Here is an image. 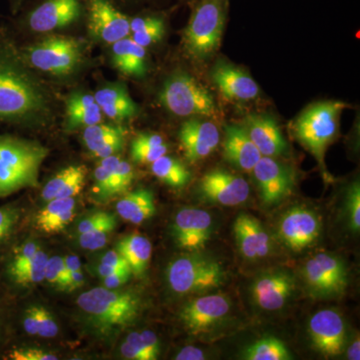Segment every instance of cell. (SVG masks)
<instances>
[{
    "instance_id": "cell-1",
    "label": "cell",
    "mask_w": 360,
    "mask_h": 360,
    "mask_svg": "<svg viewBox=\"0 0 360 360\" xmlns=\"http://www.w3.org/2000/svg\"><path fill=\"white\" fill-rule=\"evenodd\" d=\"M49 96L20 58L0 49V120H35L49 112Z\"/></svg>"
},
{
    "instance_id": "cell-2",
    "label": "cell",
    "mask_w": 360,
    "mask_h": 360,
    "mask_svg": "<svg viewBox=\"0 0 360 360\" xmlns=\"http://www.w3.org/2000/svg\"><path fill=\"white\" fill-rule=\"evenodd\" d=\"M49 153L39 142L0 135V198L39 186L40 167Z\"/></svg>"
},
{
    "instance_id": "cell-3",
    "label": "cell",
    "mask_w": 360,
    "mask_h": 360,
    "mask_svg": "<svg viewBox=\"0 0 360 360\" xmlns=\"http://www.w3.org/2000/svg\"><path fill=\"white\" fill-rule=\"evenodd\" d=\"M79 309L97 328L115 330L129 326L139 315V300L129 291L92 288L78 296Z\"/></svg>"
},
{
    "instance_id": "cell-4",
    "label": "cell",
    "mask_w": 360,
    "mask_h": 360,
    "mask_svg": "<svg viewBox=\"0 0 360 360\" xmlns=\"http://www.w3.org/2000/svg\"><path fill=\"white\" fill-rule=\"evenodd\" d=\"M347 106L340 101L316 103L296 120L295 130L298 141L323 168L326 149L338 134L341 112Z\"/></svg>"
},
{
    "instance_id": "cell-5",
    "label": "cell",
    "mask_w": 360,
    "mask_h": 360,
    "mask_svg": "<svg viewBox=\"0 0 360 360\" xmlns=\"http://www.w3.org/2000/svg\"><path fill=\"white\" fill-rule=\"evenodd\" d=\"M169 288L177 295H186L214 290L224 283L221 265L198 252L177 257L167 270Z\"/></svg>"
},
{
    "instance_id": "cell-6",
    "label": "cell",
    "mask_w": 360,
    "mask_h": 360,
    "mask_svg": "<svg viewBox=\"0 0 360 360\" xmlns=\"http://www.w3.org/2000/svg\"><path fill=\"white\" fill-rule=\"evenodd\" d=\"M225 11L222 0H203L194 9L184 32L187 51L205 60L219 49L224 32Z\"/></svg>"
},
{
    "instance_id": "cell-7",
    "label": "cell",
    "mask_w": 360,
    "mask_h": 360,
    "mask_svg": "<svg viewBox=\"0 0 360 360\" xmlns=\"http://www.w3.org/2000/svg\"><path fill=\"white\" fill-rule=\"evenodd\" d=\"M161 103L177 116H214L217 104L210 90L186 72L165 80L160 94Z\"/></svg>"
},
{
    "instance_id": "cell-8",
    "label": "cell",
    "mask_w": 360,
    "mask_h": 360,
    "mask_svg": "<svg viewBox=\"0 0 360 360\" xmlns=\"http://www.w3.org/2000/svg\"><path fill=\"white\" fill-rule=\"evenodd\" d=\"M302 279L310 295L316 298L338 297L348 285L347 269L341 258L317 253L302 267Z\"/></svg>"
},
{
    "instance_id": "cell-9",
    "label": "cell",
    "mask_w": 360,
    "mask_h": 360,
    "mask_svg": "<svg viewBox=\"0 0 360 360\" xmlns=\"http://www.w3.org/2000/svg\"><path fill=\"white\" fill-rule=\"evenodd\" d=\"M27 59L33 68L56 75H65L77 68L82 49L70 37H47L28 49Z\"/></svg>"
},
{
    "instance_id": "cell-10",
    "label": "cell",
    "mask_w": 360,
    "mask_h": 360,
    "mask_svg": "<svg viewBox=\"0 0 360 360\" xmlns=\"http://www.w3.org/2000/svg\"><path fill=\"white\" fill-rule=\"evenodd\" d=\"M277 233L286 248L300 252L319 240L321 233V217L310 208L296 206L281 217Z\"/></svg>"
},
{
    "instance_id": "cell-11",
    "label": "cell",
    "mask_w": 360,
    "mask_h": 360,
    "mask_svg": "<svg viewBox=\"0 0 360 360\" xmlns=\"http://www.w3.org/2000/svg\"><path fill=\"white\" fill-rule=\"evenodd\" d=\"M252 172L264 205H278L292 194L295 187V174L288 165L274 158L262 156Z\"/></svg>"
},
{
    "instance_id": "cell-12",
    "label": "cell",
    "mask_w": 360,
    "mask_h": 360,
    "mask_svg": "<svg viewBox=\"0 0 360 360\" xmlns=\"http://www.w3.org/2000/svg\"><path fill=\"white\" fill-rule=\"evenodd\" d=\"M231 309V300L226 296L210 295L187 303L179 316L189 333L202 335L219 326Z\"/></svg>"
},
{
    "instance_id": "cell-13",
    "label": "cell",
    "mask_w": 360,
    "mask_h": 360,
    "mask_svg": "<svg viewBox=\"0 0 360 360\" xmlns=\"http://www.w3.org/2000/svg\"><path fill=\"white\" fill-rule=\"evenodd\" d=\"M309 331L314 347L324 356H336L345 350L347 326L336 310L323 309L312 315Z\"/></svg>"
},
{
    "instance_id": "cell-14",
    "label": "cell",
    "mask_w": 360,
    "mask_h": 360,
    "mask_svg": "<svg viewBox=\"0 0 360 360\" xmlns=\"http://www.w3.org/2000/svg\"><path fill=\"white\" fill-rule=\"evenodd\" d=\"M198 191L205 201L222 206L239 205L250 198V186L245 179L220 169L203 175Z\"/></svg>"
},
{
    "instance_id": "cell-15",
    "label": "cell",
    "mask_w": 360,
    "mask_h": 360,
    "mask_svg": "<svg viewBox=\"0 0 360 360\" xmlns=\"http://www.w3.org/2000/svg\"><path fill=\"white\" fill-rule=\"evenodd\" d=\"M212 232V217L198 208H184L175 215L172 233L182 250L198 252L205 248Z\"/></svg>"
},
{
    "instance_id": "cell-16",
    "label": "cell",
    "mask_w": 360,
    "mask_h": 360,
    "mask_svg": "<svg viewBox=\"0 0 360 360\" xmlns=\"http://www.w3.org/2000/svg\"><path fill=\"white\" fill-rule=\"evenodd\" d=\"M295 290V277L285 271L262 274L253 281L251 295L255 304L265 311L283 309Z\"/></svg>"
},
{
    "instance_id": "cell-17",
    "label": "cell",
    "mask_w": 360,
    "mask_h": 360,
    "mask_svg": "<svg viewBox=\"0 0 360 360\" xmlns=\"http://www.w3.org/2000/svg\"><path fill=\"white\" fill-rule=\"evenodd\" d=\"M179 141L186 160L196 162L212 155L220 141L217 125L207 120H186L179 129Z\"/></svg>"
},
{
    "instance_id": "cell-18",
    "label": "cell",
    "mask_w": 360,
    "mask_h": 360,
    "mask_svg": "<svg viewBox=\"0 0 360 360\" xmlns=\"http://www.w3.org/2000/svg\"><path fill=\"white\" fill-rule=\"evenodd\" d=\"M89 30L92 34L115 44L130 33V20L108 0H89Z\"/></svg>"
},
{
    "instance_id": "cell-19",
    "label": "cell",
    "mask_w": 360,
    "mask_h": 360,
    "mask_svg": "<svg viewBox=\"0 0 360 360\" xmlns=\"http://www.w3.org/2000/svg\"><path fill=\"white\" fill-rule=\"evenodd\" d=\"M233 232L239 252L246 259L255 262L271 253V238L255 217L238 215L234 221Z\"/></svg>"
},
{
    "instance_id": "cell-20",
    "label": "cell",
    "mask_w": 360,
    "mask_h": 360,
    "mask_svg": "<svg viewBox=\"0 0 360 360\" xmlns=\"http://www.w3.org/2000/svg\"><path fill=\"white\" fill-rule=\"evenodd\" d=\"M245 129L262 156L274 158L288 151V142L271 115L250 113L246 116Z\"/></svg>"
},
{
    "instance_id": "cell-21",
    "label": "cell",
    "mask_w": 360,
    "mask_h": 360,
    "mask_svg": "<svg viewBox=\"0 0 360 360\" xmlns=\"http://www.w3.org/2000/svg\"><path fill=\"white\" fill-rule=\"evenodd\" d=\"M212 78L227 99L248 101L257 98L259 94L257 82L245 71L224 61H219L213 68Z\"/></svg>"
},
{
    "instance_id": "cell-22",
    "label": "cell",
    "mask_w": 360,
    "mask_h": 360,
    "mask_svg": "<svg viewBox=\"0 0 360 360\" xmlns=\"http://www.w3.org/2000/svg\"><path fill=\"white\" fill-rule=\"evenodd\" d=\"M79 14V0H46L30 14V26L37 32H52L75 22Z\"/></svg>"
},
{
    "instance_id": "cell-23",
    "label": "cell",
    "mask_w": 360,
    "mask_h": 360,
    "mask_svg": "<svg viewBox=\"0 0 360 360\" xmlns=\"http://www.w3.org/2000/svg\"><path fill=\"white\" fill-rule=\"evenodd\" d=\"M224 155L231 165L243 172H252L262 156L245 127L239 125L225 127Z\"/></svg>"
},
{
    "instance_id": "cell-24",
    "label": "cell",
    "mask_w": 360,
    "mask_h": 360,
    "mask_svg": "<svg viewBox=\"0 0 360 360\" xmlns=\"http://www.w3.org/2000/svg\"><path fill=\"white\" fill-rule=\"evenodd\" d=\"M94 98L103 115L115 122L129 120L139 113V106L122 84L105 85L97 90Z\"/></svg>"
},
{
    "instance_id": "cell-25",
    "label": "cell",
    "mask_w": 360,
    "mask_h": 360,
    "mask_svg": "<svg viewBox=\"0 0 360 360\" xmlns=\"http://www.w3.org/2000/svg\"><path fill=\"white\" fill-rule=\"evenodd\" d=\"M86 179V168L84 165H70L54 175L42 191L41 198L44 201L56 198H75L82 193Z\"/></svg>"
},
{
    "instance_id": "cell-26",
    "label": "cell",
    "mask_w": 360,
    "mask_h": 360,
    "mask_svg": "<svg viewBox=\"0 0 360 360\" xmlns=\"http://www.w3.org/2000/svg\"><path fill=\"white\" fill-rule=\"evenodd\" d=\"M112 63L120 72L129 77H143L146 72V51L131 37H125L112 44Z\"/></svg>"
},
{
    "instance_id": "cell-27",
    "label": "cell",
    "mask_w": 360,
    "mask_h": 360,
    "mask_svg": "<svg viewBox=\"0 0 360 360\" xmlns=\"http://www.w3.org/2000/svg\"><path fill=\"white\" fill-rule=\"evenodd\" d=\"M103 115L94 96L78 92L68 97L66 101L68 127L70 129L101 123Z\"/></svg>"
},
{
    "instance_id": "cell-28",
    "label": "cell",
    "mask_w": 360,
    "mask_h": 360,
    "mask_svg": "<svg viewBox=\"0 0 360 360\" xmlns=\"http://www.w3.org/2000/svg\"><path fill=\"white\" fill-rule=\"evenodd\" d=\"M116 210L122 219L130 224H141L155 215V198L148 189H139L123 196L116 203Z\"/></svg>"
},
{
    "instance_id": "cell-29",
    "label": "cell",
    "mask_w": 360,
    "mask_h": 360,
    "mask_svg": "<svg viewBox=\"0 0 360 360\" xmlns=\"http://www.w3.org/2000/svg\"><path fill=\"white\" fill-rule=\"evenodd\" d=\"M116 250L125 258L135 276H142L148 269L153 245L146 236L139 233L129 234L120 240Z\"/></svg>"
},
{
    "instance_id": "cell-30",
    "label": "cell",
    "mask_w": 360,
    "mask_h": 360,
    "mask_svg": "<svg viewBox=\"0 0 360 360\" xmlns=\"http://www.w3.org/2000/svg\"><path fill=\"white\" fill-rule=\"evenodd\" d=\"M151 172L158 179L174 188L186 186L191 179V172L184 163L167 155L151 163Z\"/></svg>"
},
{
    "instance_id": "cell-31",
    "label": "cell",
    "mask_w": 360,
    "mask_h": 360,
    "mask_svg": "<svg viewBox=\"0 0 360 360\" xmlns=\"http://www.w3.org/2000/svg\"><path fill=\"white\" fill-rule=\"evenodd\" d=\"M163 137L158 134H141L131 143L132 160L137 163H153L167 153Z\"/></svg>"
},
{
    "instance_id": "cell-32",
    "label": "cell",
    "mask_w": 360,
    "mask_h": 360,
    "mask_svg": "<svg viewBox=\"0 0 360 360\" xmlns=\"http://www.w3.org/2000/svg\"><path fill=\"white\" fill-rule=\"evenodd\" d=\"M243 359L248 360H290V350L283 341L272 336L255 341L245 348Z\"/></svg>"
},
{
    "instance_id": "cell-33",
    "label": "cell",
    "mask_w": 360,
    "mask_h": 360,
    "mask_svg": "<svg viewBox=\"0 0 360 360\" xmlns=\"http://www.w3.org/2000/svg\"><path fill=\"white\" fill-rule=\"evenodd\" d=\"M122 135H125V130L122 127L97 123L85 127L84 141L87 149L94 155L108 142Z\"/></svg>"
},
{
    "instance_id": "cell-34",
    "label": "cell",
    "mask_w": 360,
    "mask_h": 360,
    "mask_svg": "<svg viewBox=\"0 0 360 360\" xmlns=\"http://www.w3.org/2000/svg\"><path fill=\"white\" fill-rule=\"evenodd\" d=\"M49 260L46 253L44 250L37 251L35 257L25 266L16 270L13 274H9L13 281L20 285H30L41 283L44 281L45 266Z\"/></svg>"
},
{
    "instance_id": "cell-35",
    "label": "cell",
    "mask_w": 360,
    "mask_h": 360,
    "mask_svg": "<svg viewBox=\"0 0 360 360\" xmlns=\"http://www.w3.org/2000/svg\"><path fill=\"white\" fill-rule=\"evenodd\" d=\"M117 220L113 214L110 219L104 221L103 224L97 225L89 231L79 234V245L82 248L87 250H97L105 246L110 238L111 232L115 231Z\"/></svg>"
},
{
    "instance_id": "cell-36",
    "label": "cell",
    "mask_w": 360,
    "mask_h": 360,
    "mask_svg": "<svg viewBox=\"0 0 360 360\" xmlns=\"http://www.w3.org/2000/svg\"><path fill=\"white\" fill-rule=\"evenodd\" d=\"M345 212L347 214L350 231L354 233L360 229V186L359 181H354L347 189L345 201Z\"/></svg>"
},
{
    "instance_id": "cell-37",
    "label": "cell",
    "mask_w": 360,
    "mask_h": 360,
    "mask_svg": "<svg viewBox=\"0 0 360 360\" xmlns=\"http://www.w3.org/2000/svg\"><path fill=\"white\" fill-rule=\"evenodd\" d=\"M75 208H77V200L75 198H56V200L47 201V205L37 213L35 224L37 227H39L40 225L58 217L61 213L75 210Z\"/></svg>"
},
{
    "instance_id": "cell-38",
    "label": "cell",
    "mask_w": 360,
    "mask_h": 360,
    "mask_svg": "<svg viewBox=\"0 0 360 360\" xmlns=\"http://www.w3.org/2000/svg\"><path fill=\"white\" fill-rule=\"evenodd\" d=\"M44 281L56 286L58 290L66 291L70 276L66 271L63 257L49 258L45 266Z\"/></svg>"
},
{
    "instance_id": "cell-39",
    "label": "cell",
    "mask_w": 360,
    "mask_h": 360,
    "mask_svg": "<svg viewBox=\"0 0 360 360\" xmlns=\"http://www.w3.org/2000/svg\"><path fill=\"white\" fill-rule=\"evenodd\" d=\"M165 32V21L158 18L155 22L149 25L148 27L143 28V30H139V32L132 33L131 39H134L137 44L146 49V47L150 46V45L160 41V40L162 39Z\"/></svg>"
},
{
    "instance_id": "cell-40",
    "label": "cell",
    "mask_w": 360,
    "mask_h": 360,
    "mask_svg": "<svg viewBox=\"0 0 360 360\" xmlns=\"http://www.w3.org/2000/svg\"><path fill=\"white\" fill-rule=\"evenodd\" d=\"M94 191L97 196L103 198H110L118 193L110 172L101 165L94 170Z\"/></svg>"
},
{
    "instance_id": "cell-41",
    "label": "cell",
    "mask_w": 360,
    "mask_h": 360,
    "mask_svg": "<svg viewBox=\"0 0 360 360\" xmlns=\"http://www.w3.org/2000/svg\"><path fill=\"white\" fill-rule=\"evenodd\" d=\"M39 250V245L34 243V241H28V243H25L14 255L13 262L9 265V274H13L16 270L25 266L26 264H28L35 257V255H37V251Z\"/></svg>"
},
{
    "instance_id": "cell-42",
    "label": "cell",
    "mask_w": 360,
    "mask_h": 360,
    "mask_svg": "<svg viewBox=\"0 0 360 360\" xmlns=\"http://www.w3.org/2000/svg\"><path fill=\"white\" fill-rule=\"evenodd\" d=\"M18 219H20V212L16 208L11 206L0 207V245L13 231Z\"/></svg>"
},
{
    "instance_id": "cell-43",
    "label": "cell",
    "mask_w": 360,
    "mask_h": 360,
    "mask_svg": "<svg viewBox=\"0 0 360 360\" xmlns=\"http://www.w3.org/2000/svg\"><path fill=\"white\" fill-rule=\"evenodd\" d=\"M37 316H39V333H37V335L46 338H51L58 335V323L54 321L49 310L42 307H37Z\"/></svg>"
},
{
    "instance_id": "cell-44",
    "label": "cell",
    "mask_w": 360,
    "mask_h": 360,
    "mask_svg": "<svg viewBox=\"0 0 360 360\" xmlns=\"http://www.w3.org/2000/svg\"><path fill=\"white\" fill-rule=\"evenodd\" d=\"M75 214H77L75 210H68V212L61 213L58 217H53L45 224L40 225L39 227H37V229L45 232V233H58L72 222Z\"/></svg>"
},
{
    "instance_id": "cell-45",
    "label": "cell",
    "mask_w": 360,
    "mask_h": 360,
    "mask_svg": "<svg viewBox=\"0 0 360 360\" xmlns=\"http://www.w3.org/2000/svg\"><path fill=\"white\" fill-rule=\"evenodd\" d=\"M9 359L13 360H56L58 356L51 352L37 348H18L9 354Z\"/></svg>"
},
{
    "instance_id": "cell-46",
    "label": "cell",
    "mask_w": 360,
    "mask_h": 360,
    "mask_svg": "<svg viewBox=\"0 0 360 360\" xmlns=\"http://www.w3.org/2000/svg\"><path fill=\"white\" fill-rule=\"evenodd\" d=\"M112 213L105 212H98L89 215L86 219H82L77 227L78 233L82 234L89 231L90 229L97 226V225L103 224L106 220L112 217Z\"/></svg>"
},
{
    "instance_id": "cell-47",
    "label": "cell",
    "mask_w": 360,
    "mask_h": 360,
    "mask_svg": "<svg viewBox=\"0 0 360 360\" xmlns=\"http://www.w3.org/2000/svg\"><path fill=\"white\" fill-rule=\"evenodd\" d=\"M118 180H120V186H122L123 193L127 191V188L131 186L134 179V168L127 161L120 160L118 165L117 172Z\"/></svg>"
},
{
    "instance_id": "cell-48",
    "label": "cell",
    "mask_w": 360,
    "mask_h": 360,
    "mask_svg": "<svg viewBox=\"0 0 360 360\" xmlns=\"http://www.w3.org/2000/svg\"><path fill=\"white\" fill-rule=\"evenodd\" d=\"M141 335L149 356L151 357V360H155L160 352V340H158V336L151 330H143L141 333Z\"/></svg>"
},
{
    "instance_id": "cell-49",
    "label": "cell",
    "mask_w": 360,
    "mask_h": 360,
    "mask_svg": "<svg viewBox=\"0 0 360 360\" xmlns=\"http://www.w3.org/2000/svg\"><path fill=\"white\" fill-rule=\"evenodd\" d=\"M23 328L30 335H37L39 333V316L37 307H32L25 311L23 317Z\"/></svg>"
},
{
    "instance_id": "cell-50",
    "label": "cell",
    "mask_w": 360,
    "mask_h": 360,
    "mask_svg": "<svg viewBox=\"0 0 360 360\" xmlns=\"http://www.w3.org/2000/svg\"><path fill=\"white\" fill-rule=\"evenodd\" d=\"M101 264L112 265V266L124 267V269H130L129 264H127L125 258L118 252L117 250H112L106 252L103 258H101Z\"/></svg>"
},
{
    "instance_id": "cell-51",
    "label": "cell",
    "mask_w": 360,
    "mask_h": 360,
    "mask_svg": "<svg viewBox=\"0 0 360 360\" xmlns=\"http://www.w3.org/2000/svg\"><path fill=\"white\" fill-rule=\"evenodd\" d=\"M131 272H120V274H113V276L103 277L104 288L108 290H117L120 286L129 281Z\"/></svg>"
},
{
    "instance_id": "cell-52",
    "label": "cell",
    "mask_w": 360,
    "mask_h": 360,
    "mask_svg": "<svg viewBox=\"0 0 360 360\" xmlns=\"http://www.w3.org/2000/svg\"><path fill=\"white\" fill-rule=\"evenodd\" d=\"M205 359V354L202 350L198 347H191V345L182 348L175 356L176 360H203Z\"/></svg>"
},
{
    "instance_id": "cell-53",
    "label": "cell",
    "mask_w": 360,
    "mask_h": 360,
    "mask_svg": "<svg viewBox=\"0 0 360 360\" xmlns=\"http://www.w3.org/2000/svg\"><path fill=\"white\" fill-rule=\"evenodd\" d=\"M120 354L124 359L130 360H148L146 355L141 352V350L137 349L129 342H123L120 347Z\"/></svg>"
},
{
    "instance_id": "cell-54",
    "label": "cell",
    "mask_w": 360,
    "mask_h": 360,
    "mask_svg": "<svg viewBox=\"0 0 360 360\" xmlns=\"http://www.w3.org/2000/svg\"><path fill=\"white\" fill-rule=\"evenodd\" d=\"M84 283V274L82 272V269L75 270V272L71 274L70 281H68V288L66 291L71 292V291L77 290V288H82Z\"/></svg>"
},
{
    "instance_id": "cell-55",
    "label": "cell",
    "mask_w": 360,
    "mask_h": 360,
    "mask_svg": "<svg viewBox=\"0 0 360 360\" xmlns=\"http://www.w3.org/2000/svg\"><path fill=\"white\" fill-rule=\"evenodd\" d=\"M97 272L101 277H108L113 276V274H120V272H131L129 269H124V267L112 266V265H108L101 264L97 266ZM132 274V272H131Z\"/></svg>"
},
{
    "instance_id": "cell-56",
    "label": "cell",
    "mask_w": 360,
    "mask_h": 360,
    "mask_svg": "<svg viewBox=\"0 0 360 360\" xmlns=\"http://www.w3.org/2000/svg\"><path fill=\"white\" fill-rule=\"evenodd\" d=\"M63 262H65L66 271H68L70 277L75 270L82 269L79 258L75 257V255H68V257L63 258Z\"/></svg>"
},
{
    "instance_id": "cell-57",
    "label": "cell",
    "mask_w": 360,
    "mask_h": 360,
    "mask_svg": "<svg viewBox=\"0 0 360 360\" xmlns=\"http://www.w3.org/2000/svg\"><path fill=\"white\" fill-rule=\"evenodd\" d=\"M347 359L350 360L360 359V341L359 336H357L356 340L352 342V345L348 347Z\"/></svg>"
}]
</instances>
